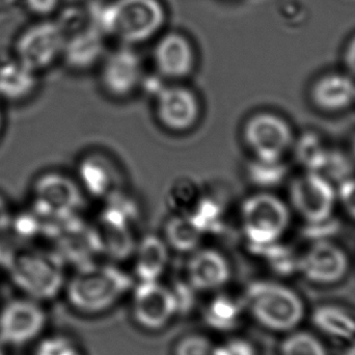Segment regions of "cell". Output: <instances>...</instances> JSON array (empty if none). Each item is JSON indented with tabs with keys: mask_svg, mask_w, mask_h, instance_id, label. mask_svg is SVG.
I'll use <instances>...</instances> for the list:
<instances>
[{
	"mask_svg": "<svg viewBox=\"0 0 355 355\" xmlns=\"http://www.w3.org/2000/svg\"><path fill=\"white\" fill-rule=\"evenodd\" d=\"M166 21L160 0H112L91 10V22L123 45L145 43L162 31Z\"/></svg>",
	"mask_w": 355,
	"mask_h": 355,
	"instance_id": "obj_1",
	"label": "cell"
},
{
	"mask_svg": "<svg viewBox=\"0 0 355 355\" xmlns=\"http://www.w3.org/2000/svg\"><path fill=\"white\" fill-rule=\"evenodd\" d=\"M132 286V279L124 271L94 262L77 268L69 281L67 295L71 306L79 312L98 314L110 310Z\"/></svg>",
	"mask_w": 355,
	"mask_h": 355,
	"instance_id": "obj_2",
	"label": "cell"
},
{
	"mask_svg": "<svg viewBox=\"0 0 355 355\" xmlns=\"http://www.w3.org/2000/svg\"><path fill=\"white\" fill-rule=\"evenodd\" d=\"M6 268L12 283L33 300H52L64 287V263L55 252L23 248L8 254Z\"/></svg>",
	"mask_w": 355,
	"mask_h": 355,
	"instance_id": "obj_3",
	"label": "cell"
},
{
	"mask_svg": "<svg viewBox=\"0 0 355 355\" xmlns=\"http://www.w3.org/2000/svg\"><path fill=\"white\" fill-rule=\"evenodd\" d=\"M244 304L259 324L279 333L293 331L304 316L300 296L291 288L277 282L250 284L244 294Z\"/></svg>",
	"mask_w": 355,
	"mask_h": 355,
	"instance_id": "obj_4",
	"label": "cell"
},
{
	"mask_svg": "<svg viewBox=\"0 0 355 355\" xmlns=\"http://www.w3.org/2000/svg\"><path fill=\"white\" fill-rule=\"evenodd\" d=\"M291 223L289 206L275 194L259 191L242 202L240 225L244 237L254 248L275 246L285 235Z\"/></svg>",
	"mask_w": 355,
	"mask_h": 355,
	"instance_id": "obj_5",
	"label": "cell"
},
{
	"mask_svg": "<svg viewBox=\"0 0 355 355\" xmlns=\"http://www.w3.org/2000/svg\"><path fill=\"white\" fill-rule=\"evenodd\" d=\"M31 202L42 220L58 225L77 217L83 205V188L62 173H44L31 185Z\"/></svg>",
	"mask_w": 355,
	"mask_h": 355,
	"instance_id": "obj_6",
	"label": "cell"
},
{
	"mask_svg": "<svg viewBox=\"0 0 355 355\" xmlns=\"http://www.w3.org/2000/svg\"><path fill=\"white\" fill-rule=\"evenodd\" d=\"M242 139L252 159L282 162L293 146L294 135L285 119L273 112H261L245 121Z\"/></svg>",
	"mask_w": 355,
	"mask_h": 355,
	"instance_id": "obj_7",
	"label": "cell"
},
{
	"mask_svg": "<svg viewBox=\"0 0 355 355\" xmlns=\"http://www.w3.org/2000/svg\"><path fill=\"white\" fill-rule=\"evenodd\" d=\"M289 198L300 218L310 225H320L333 215L338 194L327 178L318 172L306 171L290 184Z\"/></svg>",
	"mask_w": 355,
	"mask_h": 355,
	"instance_id": "obj_8",
	"label": "cell"
},
{
	"mask_svg": "<svg viewBox=\"0 0 355 355\" xmlns=\"http://www.w3.org/2000/svg\"><path fill=\"white\" fill-rule=\"evenodd\" d=\"M66 39V31L60 23H37L19 37L16 60L37 74L62 58Z\"/></svg>",
	"mask_w": 355,
	"mask_h": 355,
	"instance_id": "obj_9",
	"label": "cell"
},
{
	"mask_svg": "<svg viewBox=\"0 0 355 355\" xmlns=\"http://www.w3.org/2000/svg\"><path fill=\"white\" fill-rule=\"evenodd\" d=\"M143 79V62L132 46L123 45L104 58L101 85L110 97H130L141 87Z\"/></svg>",
	"mask_w": 355,
	"mask_h": 355,
	"instance_id": "obj_10",
	"label": "cell"
},
{
	"mask_svg": "<svg viewBox=\"0 0 355 355\" xmlns=\"http://www.w3.org/2000/svg\"><path fill=\"white\" fill-rule=\"evenodd\" d=\"M155 114L166 130L175 133L189 131L200 120L198 96L183 85H166L156 94Z\"/></svg>",
	"mask_w": 355,
	"mask_h": 355,
	"instance_id": "obj_11",
	"label": "cell"
},
{
	"mask_svg": "<svg viewBox=\"0 0 355 355\" xmlns=\"http://www.w3.org/2000/svg\"><path fill=\"white\" fill-rule=\"evenodd\" d=\"M349 259L334 242L323 240L311 244L297 258V271L308 281L318 285H333L347 275Z\"/></svg>",
	"mask_w": 355,
	"mask_h": 355,
	"instance_id": "obj_12",
	"label": "cell"
},
{
	"mask_svg": "<svg viewBox=\"0 0 355 355\" xmlns=\"http://www.w3.org/2000/svg\"><path fill=\"white\" fill-rule=\"evenodd\" d=\"M132 311L135 321L151 331L164 329L178 314L172 289L159 281L141 282L135 287Z\"/></svg>",
	"mask_w": 355,
	"mask_h": 355,
	"instance_id": "obj_13",
	"label": "cell"
},
{
	"mask_svg": "<svg viewBox=\"0 0 355 355\" xmlns=\"http://www.w3.org/2000/svg\"><path fill=\"white\" fill-rule=\"evenodd\" d=\"M45 323V313L33 300H10L0 313V342L25 345L43 331Z\"/></svg>",
	"mask_w": 355,
	"mask_h": 355,
	"instance_id": "obj_14",
	"label": "cell"
},
{
	"mask_svg": "<svg viewBox=\"0 0 355 355\" xmlns=\"http://www.w3.org/2000/svg\"><path fill=\"white\" fill-rule=\"evenodd\" d=\"M133 219L135 217L114 205L106 208L95 227L101 254L114 261H124L132 257L137 245L131 230Z\"/></svg>",
	"mask_w": 355,
	"mask_h": 355,
	"instance_id": "obj_15",
	"label": "cell"
},
{
	"mask_svg": "<svg viewBox=\"0 0 355 355\" xmlns=\"http://www.w3.org/2000/svg\"><path fill=\"white\" fill-rule=\"evenodd\" d=\"M158 75L171 81L187 78L196 66V52L187 37L172 31L160 37L153 51Z\"/></svg>",
	"mask_w": 355,
	"mask_h": 355,
	"instance_id": "obj_16",
	"label": "cell"
},
{
	"mask_svg": "<svg viewBox=\"0 0 355 355\" xmlns=\"http://www.w3.org/2000/svg\"><path fill=\"white\" fill-rule=\"evenodd\" d=\"M187 283L196 291L210 292L223 288L231 279L229 261L218 250L200 248L191 252L186 266Z\"/></svg>",
	"mask_w": 355,
	"mask_h": 355,
	"instance_id": "obj_17",
	"label": "cell"
},
{
	"mask_svg": "<svg viewBox=\"0 0 355 355\" xmlns=\"http://www.w3.org/2000/svg\"><path fill=\"white\" fill-rule=\"evenodd\" d=\"M310 98L320 112H344L355 103V79L347 73H329L315 81Z\"/></svg>",
	"mask_w": 355,
	"mask_h": 355,
	"instance_id": "obj_18",
	"label": "cell"
},
{
	"mask_svg": "<svg viewBox=\"0 0 355 355\" xmlns=\"http://www.w3.org/2000/svg\"><path fill=\"white\" fill-rule=\"evenodd\" d=\"M78 177L83 190L97 198H112L121 192L122 177L119 168L103 154L85 156L79 162Z\"/></svg>",
	"mask_w": 355,
	"mask_h": 355,
	"instance_id": "obj_19",
	"label": "cell"
},
{
	"mask_svg": "<svg viewBox=\"0 0 355 355\" xmlns=\"http://www.w3.org/2000/svg\"><path fill=\"white\" fill-rule=\"evenodd\" d=\"M105 35L89 21V24L67 37L62 58L69 69L85 71L101 60L105 50Z\"/></svg>",
	"mask_w": 355,
	"mask_h": 355,
	"instance_id": "obj_20",
	"label": "cell"
},
{
	"mask_svg": "<svg viewBox=\"0 0 355 355\" xmlns=\"http://www.w3.org/2000/svg\"><path fill=\"white\" fill-rule=\"evenodd\" d=\"M170 250L164 237L153 234L137 242L132 257L135 275L139 281H159L168 267Z\"/></svg>",
	"mask_w": 355,
	"mask_h": 355,
	"instance_id": "obj_21",
	"label": "cell"
},
{
	"mask_svg": "<svg viewBox=\"0 0 355 355\" xmlns=\"http://www.w3.org/2000/svg\"><path fill=\"white\" fill-rule=\"evenodd\" d=\"M39 85L37 73L18 60L0 64V101L19 103L31 98Z\"/></svg>",
	"mask_w": 355,
	"mask_h": 355,
	"instance_id": "obj_22",
	"label": "cell"
},
{
	"mask_svg": "<svg viewBox=\"0 0 355 355\" xmlns=\"http://www.w3.org/2000/svg\"><path fill=\"white\" fill-rule=\"evenodd\" d=\"M205 232L189 214L174 213L164 225V239L171 250L189 252L200 248Z\"/></svg>",
	"mask_w": 355,
	"mask_h": 355,
	"instance_id": "obj_23",
	"label": "cell"
},
{
	"mask_svg": "<svg viewBox=\"0 0 355 355\" xmlns=\"http://www.w3.org/2000/svg\"><path fill=\"white\" fill-rule=\"evenodd\" d=\"M312 321L321 333L329 337L344 341L355 339V317L341 306H320L313 313Z\"/></svg>",
	"mask_w": 355,
	"mask_h": 355,
	"instance_id": "obj_24",
	"label": "cell"
},
{
	"mask_svg": "<svg viewBox=\"0 0 355 355\" xmlns=\"http://www.w3.org/2000/svg\"><path fill=\"white\" fill-rule=\"evenodd\" d=\"M241 315L240 302L227 295H217L205 309L204 319L211 329L227 331L239 324Z\"/></svg>",
	"mask_w": 355,
	"mask_h": 355,
	"instance_id": "obj_25",
	"label": "cell"
},
{
	"mask_svg": "<svg viewBox=\"0 0 355 355\" xmlns=\"http://www.w3.org/2000/svg\"><path fill=\"white\" fill-rule=\"evenodd\" d=\"M202 190L192 180H177L168 194V204L177 214H190L202 198Z\"/></svg>",
	"mask_w": 355,
	"mask_h": 355,
	"instance_id": "obj_26",
	"label": "cell"
},
{
	"mask_svg": "<svg viewBox=\"0 0 355 355\" xmlns=\"http://www.w3.org/2000/svg\"><path fill=\"white\" fill-rule=\"evenodd\" d=\"M281 355H327L322 342L308 331H294L281 345Z\"/></svg>",
	"mask_w": 355,
	"mask_h": 355,
	"instance_id": "obj_27",
	"label": "cell"
},
{
	"mask_svg": "<svg viewBox=\"0 0 355 355\" xmlns=\"http://www.w3.org/2000/svg\"><path fill=\"white\" fill-rule=\"evenodd\" d=\"M250 183L257 187L268 188L277 185L284 176L282 162H264L252 159L246 166Z\"/></svg>",
	"mask_w": 355,
	"mask_h": 355,
	"instance_id": "obj_28",
	"label": "cell"
},
{
	"mask_svg": "<svg viewBox=\"0 0 355 355\" xmlns=\"http://www.w3.org/2000/svg\"><path fill=\"white\" fill-rule=\"evenodd\" d=\"M212 342L200 335H189L182 338L175 347V355H214Z\"/></svg>",
	"mask_w": 355,
	"mask_h": 355,
	"instance_id": "obj_29",
	"label": "cell"
},
{
	"mask_svg": "<svg viewBox=\"0 0 355 355\" xmlns=\"http://www.w3.org/2000/svg\"><path fill=\"white\" fill-rule=\"evenodd\" d=\"M35 355H80L76 345L64 336H53L43 340Z\"/></svg>",
	"mask_w": 355,
	"mask_h": 355,
	"instance_id": "obj_30",
	"label": "cell"
},
{
	"mask_svg": "<svg viewBox=\"0 0 355 355\" xmlns=\"http://www.w3.org/2000/svg\"><path fill=\"white\" fill-rule=\"evenodd\" d=\"M214 355H257L256 348L248 340L233 338L215 346Z\"/></svg>",
	"mask_w": 355,
	"mask_h": 355,
	"instance_id": "obj_31",
	"label": "cell"
},
{
	"mask_svg": "<svg viewBox=\"0 0 355 355\" xmlns=\"http://www.w3.org/2000/svg\"><path fill=\"white\" fill-rule=\"evenodd\" d=\"M172 291L176 300L178 314H185L193 308L196 290L189 284H178L173 288Z\"/></svg>",
	"mask_w": 355,
	"mask_h": 355,
	"instance_id": "obj_32",
	"label": "cell"
},
{
	"mask_svg": "<svg viewBox=\"0 0 355 355\" xmlns=\"http://www.w3.org/2000/svg\"><path fill=\"white\" fill-rule=\"evenodd\" d=\"M338 198L347 214L355 219V179L348 180L342 184Z\"/></svg>",
	"mask_w": 355,
	"mask_h": 355,
	"instance_id": "obj_33",
	"label": "cell"
},
{
	"mask_svg": "<svg viewBox=\"0 0 355 355\" xmlns=\"http://www.w3.org/2000/svg\"><path fill=\"white\" fill-rule=\"evenodd\" d=\"M28 10L40 16H47L58 8L60 0H24Z\"/></svg>",
	"mask_w": 355,
	"mask_h": 355,
	"instance_id": "obj_34",
	"label": "cell"
},
{
	"mask_svg": "<svg viewBox=\"0 0 355 355\" xmlns=\"http://www.w3.org/2000/svg\"><path fill=\"white\" fill-rule=\"evenodd\" d=\"M12 208L6 198L0 193V237L8 232L12 227Z\"/></svg>",
	"mask_w": 355,
	"mask_h": 355,
	"instance_id": "obj_35",
	"label": "cell"
},
{
	"mask_svg": "<svg viewBox=\"0 0 355 355\" xmlns=\"http://www.w3.org/2000/svg\"><path fill=\"white\" fill-rule=\"evenodd\" d=\"M346 73L355 79V35L348 42L343 53Z\"/></svg>",
	"mask_w": 355,
	"mask_h": 355,
	"instance_id": "obj_36",
	"label": "cell"
},
{
	"mask_svg": "<svg viewBox=\"0 0 355 355\" xmlns=\"http://www.w3.org/2000/svg\"><path fill=\"white\" fill-rule=\"evenodd\" d=\"M2 130H3V112H2L1 101H0V137H1Z\"/></svg>",
	"mask_w": 355,
	"mask_h": 355,
	"instance_id": "obj_37",
	"label": "cell"
},
{
	"mask_svg": "<svg viewBox=\"0 0 355 355\" xmlns=\"http://www.w3.org/2000/svg\"><path fill=\"white\" fill-rule=\"evenodd\" d=\"M344 355H355V344H352L350 347H348Z\"/></svg>",
	"mask_w": 355,
	"mask_h": 355,
	"instance_id": "obj_38",
	"label": "cell"
},
{
	"mask_svg": "<svg viewBox=\"0 0 355 355\" xmlns=\"http://www.w3.org/2000/svg\"><path fill=\"white\" fill-rule=\"evenodd\" d=\"M0 355H6L4 354L3 344L1 342H0Z\"/></svg>",
	"mask_w": 355,
	"mask_h": 355,
	"instance_id": "obj_39",
	"label": "cell"
}]
</instances>
